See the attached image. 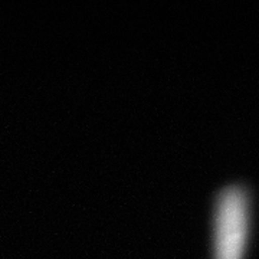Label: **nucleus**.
Wrapping results in <instances>:
<instances>
[{"instance_id": "nucleus-1", "label": "nucleus", "mask_w": 259, "mask_h": 259, "mask_svg": "<svg viewBox=\"0 0 259 259\" xmlns=\"http://www.w3.org/2000/svg\"><path fill=\"white\" fill-rule=\"evenodd\" d=\"M249 232V204L241 187L219 194L213 218V258L243 259Z\"/></svg>"}]
</instances>
